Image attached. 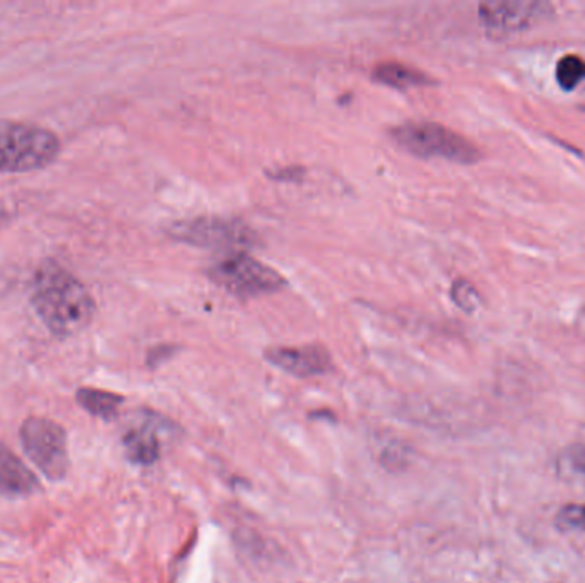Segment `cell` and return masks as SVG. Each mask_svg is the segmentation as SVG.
I'll return each mask as SVG.
<instances>
[{
  "instance_id": "4fadbf2b",
  "label": "cell",
  "mask_w": 585,
  "mask_h": 583,
  "mask_svg": "<svg viewBox=\"0 0 585 583\" xmlns=\"http://www.w3.org/2000/svg\"><path fill=\"white\" fill-rule=\"evenodd\" d=\"M585 77V61L582 56L568 55L562 56L556 64V81L565 91H572L578 86Z\"/></svg>"
},
{
  "instance_id": "7a4b0ae2",
  "label": "cell",
  "mask_w": 585,
  "mask_h": 583,
  "mask_svg": "<svg viewBox=\"0 0 585 583\" xmlns=\"http://www.w3.org/2000/svg\"><path fill=\"white\" fill-rule=\"evenodd\" d=\"M62 143L55 132L23 122L0 121V175L30 174L59 158Z\"/></svg>"
},
{
  "instance_id": "52a82bcc",
  "label": "cell",
  "mask_w": 585,
  "mask_h": 583,
  "mask_svg": "<svg viewBox=\"0 0 585 583\" xmlns=\"http://www.w3.org/2000/svg\"><path fill=\"white\" fill-rule=\"evenodd\" d=\"M552 15L553 6L537 0H491L480 6L481 24L497 40L533 30Z\"/></svg>"
},
{
  "instance_id": "9a60e30c",
  "label": "cell",
  "mask_w": 585,
  "mask_h": 583,
  "mask_svg": "<svg viewBox=\"0 0 585 583\" xmlns=\"http://www.w3.org/2000/svg\"><path fill=\"white\" fill-rule=\"evenodd\" d=\"M556 522L563 529H577V531L585 532V504H565L556 516Z\"/></svg>"
},
{
  "instance_id": "277c9868",
  "label": "cell",
  "mask_w": 585,
  "mask_h": 583,
  "mask_svg": "<svg viewBox=\"0 0 585 583\" xmlns=\"http://www.w3.org/2000/svg\"><path fill=\"white\" fill-rule=\"evenodd\" d=\"M168 237L181 243L196 244L200 249L224 250L228 253L242 252L258 243V235L239 219L200 216L171 222Z\"/></svg>"
},
{
  "instance_id": "8fae6325",
  "label": "cell",
  "mask_w": 585,
  "mask_h": 583,
  "mask_svg": "<svg viewBox=\"0 0 585 583\" xmlns=\"http://www.w3.org/2000/svg\"><path fill=\"white\" fill-rule=\"evenodd\" d=\"M149 423H140V426L125 433V454L133 462L140 466H149L156 462L159 457V441L155 429L148 426Z\"/></svg>"
},
{
  "instance_id": "2e32d148",
  "label": "cell",
  "mask_w": 585,
  "mask_h": 583,
  "mask_svg": "<svg viewBox=\"0 0 585 583\" xmlns=\"http://www.w3.org/2000/svg\"><path fill=\"white\" fill-rule=\"evenodd\" d=\"M572 464H574L575 469L581 470L585 475V448L575 451L572 456Z\"/></svg>"
},
{
  "instance_id": "6da1fadb",
  "label": "cell",
  "mask_w": 585,
  "mask_h": 583,
  "mask_svg": "<svg viewBox=\"0 0 585 583\" xmlns=\"http://www.w3.org/2000/svg\"><path fill=\"white\" fill-rule=\"evenodd\" d=\"M30 298L34 312L55 337L80 334L95 319V300L87 288L55 260L36 269Z\"/></svg>"
},
{
  "instance_id": "7c38bea8",
  "label": "cell",
  "mask_w": 585,
  "mask_h": 583,
  "mask_svg": "<svg viewBox=\"0 0 585 583\" xmlns=\"http://www.w3.org/2000/svg\"><path fill=\"white\" fill-rule=\"evenodd\" d=\"M76 397L83 409L103 419L117 416L118 409L124 403L122 395L114 394V392L100 391V388H80Z\"/></svg>"
},
{
  "instance_id": "ba28073f",
  "label": "cell",
  "mask_w": 585,
  "mask_h": 583,
  "mask_svg": "<svg viewBox=\"0 0 585 583\" xmlns=\"http://www.w3.org/2000/svg\"><path fill=\"white\" fill-rule=\"evenodd\" d=\"M264 357L271 365L278 366L290 375L317 376L333 369L331 354L321 344L299 347H269Z\"/></svg>"
},
{
  "instance_id": "5bb4252c",
  "label": "cell",
  "mask_w": 585,
  "mask_h": 583,
  "mask_svg": "<svg viewBox=\"0 0 585 583\" xmlns=\"http://www.w3.org/2000/svg\"><path fill=\"white\" fill-rule=\"evenodd\" d=\"M450 296H452L453 303L464 312H477L478 306H480V294H478L477 288L472 287L471 282L466 281V279H457L453 282Z\"/></svg>"
},
{
  "instance_id": "3957f363",
  "label": "cell",
  "mask_w": 585,
  "mask_h": 583,
  "mask_svg": "<svg viewBox=\"0 0 585 583\" xmlns=\"http://www.w3.org/2000/svg\"><path fill=\"white\" fill-rule=\"evenodd\" d=\"M390 136L418 158H442L461 165L481 159V150L471 140L435 122H406L394 127Z\"/></svg>"
},
{
  "instance_id": "e0dca14e",
  "label": "cell",
  "mask_w": 585,
  "mask_h": 583,
  "mask_svg": "<svg viewBox=\"0 0 585 583\" xmlns=\"http://www.w3.org/2000/svg\"><path fill=\"white\" fill-rule=\"evenodd\" d=\"M0 222H2V218H0Z\"/></svg>"
},
{
  "instance_id": "5b68a950",
  "label": "cell",
  "mask_w": 585,
  "mask_h": 583,
  "mask_svg": "<svg viewBox=\"0 0 585 583\" xmlns=\"http://www.w3.org/2000/svg\"><path fill=\"white\" fill-rule=\"evenodd\" d=\"M209 278L237 298H255L283 290V275L246 252L227 253L212 263Z\"/></svg>"
},
{
  "instance_id": "30bf717a",
  "label": "cell",
  "mask_w": 585,
  "mask_h": 583,
  "mask_svg": "<svg viewBox=\"0 0 585 583\" xmlns=\"http://www.w3.org/2000/svg\"><path fill=\"white\" fill-rule=\"evenodd\" d=\"M372 77L377 83L396 87V90H409V87L433 86V84H437V81L427 72L409 67V65L400 64V62H382V64L375 65Z\"/></svg>"
},
{
  "instance_id": "9c48e42d",
  "label": "cell",
  "mask_w": 585,
  "mask_h": 583,
  "mask_svg": "<svg viewBox=\"0 0 585 583\" xmlns=\"http://www.w3.org/2000/svg\"><path fill=\"white\" fill-rule=\"evenodd\" d=\"M39 489V479L24 466L23 460L0 445V493L28 497Z\"/></svg>"
},
{
  "instance_id": "8992f818",
  "label": "cell",
  "mask_w": 585,
  "mask_h": 583,
  "mask_svg": "<svg viewBox=\"0 0 585 583\" xmlns=\"http://www.w3.org/2000/svg\"><path fill=\"white\" fill-rule=\"evenodd\" d=\"M27 456L50 481H61L69 470L67 435L59 423L46 418H30L20 431Z\"/></svg>"
}]
</instances>
